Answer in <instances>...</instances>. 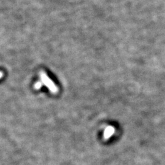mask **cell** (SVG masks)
I'll return each mask as SVG.
<instances>
[{
  "label": "cell",
  "mask_w": 165,
  "mask_h": 165,
  "mask_svg": "<svg viewBox=\"0 0 165 165\" xmlns=\"http://www.w3.org/2000/svg\"><path fill=\"white\" fill-rule=\"evenodd\" d=\"M3 76V73L2 72H0V79H1Z\"/></svg>",
  "instance_id": "4"
},
{
  "label": "cell",
  "mask_w": 165,
  "mask_h": 165,
  "mask_svg": "<svg viewBox=\"0 0 165 165\" xmlns=\"http://www.w3.org/2000/svg\"><path fill=\"white\" fill-rule=\"evenodd\" d=\"M42 85H43V83H42V81H38V82L36 83L35 84H34V89L36 90H39L42 88Z\"/></svg>",
  "instance_id": "3"
},
{
  "label": "cell",
  "mask_w": 165,
  "mask_h": 165,
  "mask_svg": "<svg viewBox=\"0 0 165 165\" xmlns=\"http://www.w3.org/2000/svg\"><path fill=\"white\" fill-rule=\"evenodd\" d=\"M115 132V128L112 126H108L106 128L103 133V138L104 140H108L110 138Z\"/></svg>",
  "instance_id": "2"
},
{
  "label": "cell",
  "mask_w": 165,
  "mask_h": 165,
  "mask_svg": "<svg viewBox=\"0 0 165 165\" xmlns=\"http://www.w3.org/2000/svg\"><path fill=\"white\" fill-rule=\"evenodd\" d=\"M40 77L41 79V81L44 84L46 87L48 88L50 91L51 93L56 94L58 92V89L55 83L53 82L51 80H50V78L47 76V75L43 72H41L40 73Z\"/></svg>",
  "instance_id": "1"
}]
</instances>
